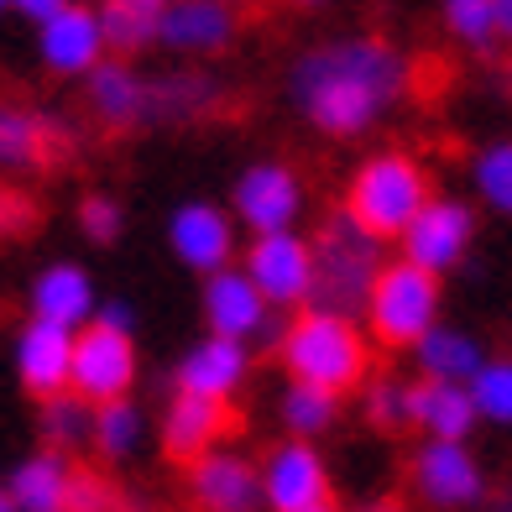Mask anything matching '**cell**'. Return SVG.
<instances>
[{
  "mask_svg": "<svg viewBox=\"0 0 512 512\" xmlns=\"http://www.w3.org/2000/svg\"><path fill=\"white\" fill-rule=\"evenodd\" d=\"M413 63L398 42L377 32H351L314 42L288 68V100L330 142H356L408 100Z\"/></svg>",
  "mask_w": 512,
  "mask_h": 512,
  "instance_id": "6da1fadb",
  "label": "cell"
},
{
  "mask_svg": "<svg viewBox=\"0 0 512 512\" xmlns=\"http://www.w3.org/2000/svg\"><path fill=\"white\" fill-rule=\"evenodd\" d=\"M288 382H309L345 398L371 382V335L361 319L345 314H324V309H304L288 319L283 340H277Z\"/></svg>",
  "mask_w": 512,
  "mask_h": 512,
  "instance_id": "7a4b0ae2",
  "label": "cell"
},
{
  "mask_svg": "<svg viewBox=\"0 0 512 512\" xmlns=\"http://www.w3.org/2000/svg\"><path fill=\"white\" fill-rule=\"evenodd\" d=\"M382 267H387L382 241L371 236L366 225H356L345 209H335V215L314 230V298H309V309L361 319Z\"/></svg>",
  "mask_w": 512,
  "mask_h": 512,
  "instance_id": "3957f363",
  "label": "cell"
},
{
  "mask_svg": "<svg viewBox=\"0 0 512 512\" xmlns=\"http://www.w3.org/2000/svg\"><path fill=\"white\" fill-rule=\"evenodd\" d=\"M429 173L424 162L408 152H371L361 168L351 173V189H345V215L356 225H366L377 241H403V230L424 215L429 204Z\"/></svg>",
  "mask_w": 512,
  "mask_h": 512,
  "instance_id": "277c9868",
  "label": "cell"
},
{
  "mask_svg": "<svg viewBox=\"0 0 512 512\" xmlns=\"http://www.w3.org/2000/svg\"><path fill=\"white\" fill-rule=\"evenodd\" d=\"M439 298H445V288H439L434 272L392 256L377 277V288H371V304H366L361 324L377 345H387V351H413L434 324H445L439 319Z\"/></svg>",
  "mask_w": 512,
  "mask_h": 512,
  "instance_id": "5b68a950",
  "label": "cell"
},
{
  "mask_svg": "<svg viewBox=\"0 0 512 512\" xmlns=\"http://www.w3.org/2000/svg\"><path fill=\"white\" fill-rule=\"evenodd\" d=\"M241 267L277 314L293 319V314L309 309V298H314V241L309 236H298V230L251 236Z\"/></svg>",
  "mask_w": 512,
  "mask_h": 512,
  "instance_id": "8992f818",
  "label": "cell"
},
{
  "mask_svg": "<svg viewBox=\"0 0 512 512\" xmlns=\"http://www.w3.org/2000/svg\"><path fill=\"white\" fill-rule=\"evenodd\" d=\"M204 324H209V335H220V340L277 345L288 330V314H277L267 298L256 293L246 267H225L215 277H204Z\"/></svg>",
  "mask_w": 512,
  "mask_h": 512,
  "instance_id": "52a82bcc",
  "label": "cell"
},
{
  "mask_svg": "<svg viewBox=\"0 0 512 512\" xmlns=\"http://www.w3.org/2000/svg\"><path fill=\"white\" fill-rule=\"evenodd\" d=\"M230 215H236V225H246L251 236L298 230V215H304V178L277 157L251 162V168H241L236 189H230Z\"/></svg>",
  "mask_w": 512,
  "mask_h": 512,
  "instance_id": "ba28073f",
  "label": "cell"
},
{
  "mask_svg": "<svg viewBox=\"0 0 512 512\" xmlns=\"http://www.w3.org/2000/svg\"><path fill=\"white\" fill-rule=\"evenodd\" d=\"M408 481L439 512H465L486 497V471L465 439H424L408 460Z\"/></svg>",
  "mask_w": 512,
  "mask_h": 512,
  "instance_id": "9c48e42d",
  "label": "cell"
},
{
  "mask_svg": "<svg viewBox=\"0 0 512 512\" xmlns=\"http://www.w3.org/2000/svg\"><path fill=\"white\" fill-rule=\"evenodd\" d=\"M471 241H476V209L465 204V199L434 194L424 204V215L403 230L398 246H403V262L424 267L434 277H445V272H455L465 256H471Z\"/></svg>",
  "mask_w": 512,
  "mask_h": 512,
  "instance_id": "30bf717a",
  "label": "cell"
},
{
  "mask_svg": "<svg viewBox=\"0 0 512 512\" xmlns=\"http://www.w3.org/2000/svg\"><path fill=\"white\" fill-rule=\"evenodd\" d=\"M74 126L63 115L21 100H0V173H42L68 157Z\"/></svg>",
  "mask_w": 512,
  "mask_h": 512,
  "instance_id": "8fae6325",
  "label": "cell"
},
{
  "mask_svg": "<svg viewBox=\"0 0 512 512\" xmlns=\"http://www.w3.org/2000/svg\"><path fill=\"white\" fill-rule=\"evenodd\" d=\"M136 335H115L105 324H89L74 340V392L84 403H115V398H131L136 387Z\"/></svg>",
  "mask_w": 512,
  "mask_h": 512,
  "instance_id": "7c38bea8",
  "label": "cell"
},
{
  "mask_svg": "<svg viewBox=\"0 0 512 512\" xmlns=\"http://www.w3.org/2000/svg\"><path fill=\"white\" fill-rule=\"evenodd\" d=\"M168 251L189 272L215 277L225 267H236V215L209 199H189L168 215Z\"/></svg>",
  "mask_w": 512,
  "mask_h": 512,
  "instance_id": "4fadbf2b",
  "label": "cell"
},
{
  "mask_svg": "<svg viewBox=\"0 0 512 512\" xmlns=\"http://www.w3.org/2000/svg\"><path fill=\"white\" fill-rule=\"evenodd\" d=\"M74 340H79V330H63V324H48V319H27L16 330L11 366H16V382L27 398L48 403L74 387Z\"/></svg>",
  "mask_w": 512,
  "mask_h": 512,
  "instance_id": "5bb4252c",
  "label": "cell"
},
{
  "mask_svg": "<svg viewBox=\"0 0 512 512\" xmlns=\"http://www.w3.org/2000/svg\"><path fill=\"white\" fill-rule=\"evenodd\" d=\"M262 502L267 512H309L330 502V465L314 439H283L262 460Z\"/></svg>",
  "mask_w": 512,
  "mask_h": 512,
  "instance_id": "9a60e30c",
  "label": "cell"
},
{
  "mask_svg": "<svg viewBox=\"0 0 512 512\" xmlns=\"http://www.w3.org/2000/svg\"><path fill=\"white\" fill-rule=\"evenodd\" d=\"M37 58L58 79H89L110 58L105 53V32H100V6L68 0L58 16H48L37 27Z\"/></svg>",
  "mask_w": 512,
  "mask_h": 512,
  "instance_id": "2e32d148",
  "label": "cell"
},
{
  "mask_svg": "<svg viewBox=\"0 0 512 512\" xmlns=\"http://www.w3.org/2000/svg\"><path fill=\"white\" fill-rule=\"evenodd\" d=\"M236 32L241 16L225 0H168L157 11V48L178 58H215L236 42Z\"/></svg>",
  "mask_w": 512,
  "mask_h": 512,
  "instance_id": "e0dca14e",
  "label": "cell"
},
{
  "mask_svg": "<svg viewBox=\"0 0 512 512\" xmlns=\"http://www.w3.org/2000/svg\"><path fill=\"white\" fill-rule=\"evenodd\" d=\"M84 105L105 131H147L152 126V74L131 58H105L84 79Z\"/></svg>",
  "mask_w": 512,
  "mask_h": 512,
  "instance_id": "ac0fdd59",
  "label": "cell"
},
{
  "mask_svg": "<svg viewBox=\"0 0 512 512\" xmlns=\"http://www.w3.org/2000/svg\"><path fill=\"white\" fill-rule=\"evenodd\" d=\"M189 497L199 512H262V465L220 445L189 465Z\"/></svg>",
  "mask_w": 512,
  "mask_h": 512,
  "instance_id": "d6986e66",
  "label": "cell"
},
{
  "mask_svg": "<svg viewBox=\"0 0 512 512\" xmlns=\"http://www.w3.org/2000/svg\"><path fill=\"white\" fill-rule=\"evenodd\" d=\"M225 434H230V403L194 398V392H173L168 408H162V424H157L162 455L178 465H194L209 450H220Z\"/></svg>",
  "mask_w": 512,
  "mask_h": 512,
  "instance_id": "ffe728a7",
  "label": "cell"
},
{
  "mask_svg": "<svg viewBox=\"0 0 512 512\" xmlns=\"http://www.w3.org/2000/svg\"><path fill=\"white\" fill-rule=\"evenodd\" d=\"M100 288H95V277H89L79 262H48L37 277H32V288H27V309L32 319H48V324H63V330H89L100 314Z\"/></svg>",
  "mask_w": 512,
  "mask_h": 512,
  "instance_id": "44dd1931",
  "label": "cell"
},
{
  "mask_svg": "<svg viewBox=\"0 0 512 512\" xmlns=\"http://www.w3.org/2000/svg\"><path fill=\"white\" fill-rule=\"evenodd\" d=\"M251 377V351L241 340H220V335H204L199 345H189L173 371V392H194V398H215L230 403Z\"/></svg>",
  "mask_w": 512,
  "mask_h": 512,
  "instance_id": "7402d4cb",
  "label": "cell"
},
{
  "mask_svg": "<svg viewBox=\"0 0 512 512\" xmlns=\"http://www.w3.org/2000/svg\"><path fill=\"white\" fill-rule=\"evenodd\" d=\"M225 105V84L204 68L152 74V126H199Z\"/></svg>",
  "mask_w": 512,
  "mask_h": 512,
  "instance_id": "603a6c76",
  "label": "cell"
},
{
  "mask_svg": "<svg viewBox=\"0 0 512 512\" xmlns=\"http://www.w3.org/2000/svg\"><path fill=\"white\" fill-rule=\"evenodd\" d=\"M408 424L424 439H471V429L481 424V413L471 403V387L418 377L408 387Z\"/></svg>",
  "mask_w": 512,
  "mask_h": 512,
  "instance_id": "cb8c5ba5",
  "label": "cell"
},
{
  "mask_svg": "<svg viewBox=\"0 0 512 512\" xmlns=\"http://www.w3.org/2000/svg\"><path fill=\"white\" fill-rule=\"evenodd\" d=\"M68 481H74V455H58V450H32L11 465V497L21 512H63L68 502Z\"/></svg>",
  "mask_w": 512,
  "mask_h": 512,
  "instance_id": "d4e9b609",
  "label": "cell"
},
{
  "mask_svg": "<svg viewBox=\"0 0 512 512\" xmlns=\"http://www.w3.org/2000/svg\"><path fill=\"white\" fill-rule=\"evenodd\" d=\"M413 361H418V377H429V382H460V387H471L476 371L492 361V356L481 351V340L471 330L434 324V330L413 345Z\"/></svg>",
  "mask_w": 512,
  "mask_h": 512,
  "instance_id": "484cf974",
  "label": "cell"
},
{
  "mask_svg": "<svg viewBox=\"0 0 512 512\" xmlns=\"http://www.w3.org/2000/svg\"><path fill=\"white\" fill-rule=\"evenodd\" d=\"M37 429H42V445L58 450V455H79L89 439H95V403H84L74 387L58 392V398L37 403Z\"/></svg>",
  "mask_w": 512,
  "mask_h": 512,
  "instance_id": "4316f807",
  "label": "cell"
},
{
  "mask_svg": "<svg viewBox=\"0 0 512 512\" xmlns=\"http://www.w3.org/2000/svg\"><path fill=\"white\" fill-rule=\"evenodd\" d=\"M100 32L110 58H142L157 48V11L131 6V0H100Z\"/></svg>",
  "mask_w": 512,
  "mask_h": 512,
  "instance_id": "83f0119b",
  "label": "cell"
},
{
  "mask_svg": "<svg viewBox=\"0 0 512 512\" xmlns=\"http://www.w3.org/2000/svg\"><path fill=\"white\" fill-rule=\"evenodd\" d=\"M147 439V413L136 398H115L95 408V439L89 445L100 450V460H131Z\"/></svg>",
  "mask_w": 512,
  "mask_h": 512,
  "instance_id": "f1b7e54d",
  "label": "cell"
},
{
  "mask_svg": "<svg viewBox=\"0 0 512 512\" xmlns=\"http://www.w3.org/2000/svg\"><path fill=\"white\" fill-rule=\"evenodd\" d=\"M277 418H283L288 439H319L324 429H335L340 398L324 387H309V382H288L283 398H277Z\"/></svg>",
  "mask_w": 512,
  "mask_h": 512,
  "instance_id": "f546056e",
  "label": "cell"
},
{
  "mask_svg": "<svg viewBox=\"0 0 512 512\" xmlns=\"http://www.w3.org/2000/svg\"><path fill=\"white\" fill-rule=\"evenodd\" d=\"M439 16H445V32L460 42L465 53L492 58L502 48V37H497V0H439Z\"/></svg>",
  "mask_w": 512,
  "mask_h": 512,
  "instance_id": "4dcf8cb0",
  "label": "cell"
},
{
  "mask_svg": "<svg viewBox=\"0 0 512 512\" xmlns=\"http://www.w3.org/2000/svg\"><path fill=\"white\" fill-rule=\"evenodd\" d=\"M471 189L492 215L512 220V142H486L471 157Z\"/></svg>",
  "mask_w": 512,
  "mask_h": 512,
  "instance_id": "1f68e13d",
  "label": "cell"
},
{
  "mask_svg": "<svg viewBox=\"0 0 512 512\" xmlns=\"http://www.w3.org/2000/svg\"><path fill=\"white\" fill-rule=\"evenodd\" d=\"M408 387L403 377H371L361 387V413H366V424L377 429V434H398V429H413L408 424Z\"/></svg>",
  "mask_w": 512,
  "mask_h": 512,
  "instance_id": "d6a6232c",
  "label": "cell"
},
{
  "mask_svg": "<svg viewBox=\"0 0 512 512\" xmlns=\"http://www.w3.org/2000/svg\"><path fill=\"white\" fill-rule=\"evenodd\" d=\"M471 403H476V413H481V424L512 429V356H492V361L476 371Z\"/></svg>",
  "mask_w": 512,
  "mask_h": 512,
  "instance_id": "836d02e7",
  "label": "cell"
},
{
  "mask_svg": "<svg viewBox=\"0 0 512 512\" xmlns=\"http://www.w3.org/2000/svg\"><path fill=\"white\" fill-rule=\"evenodd\" d=\"M121 486L95 465H74V481H68V502L63 512H121Z\"/></svg>",
  "mask_w": 512,
  "mask_h": 512,
  "instance_id": "e575fe53",
  "label": "cell"
},
{
  "mask_svg": "<svg viewBox=\"0 0 512 512\" xmlns=\"http://www.w3.org/2000/svg\"><path fill=\"white\" fill-rule=\"evenodd\" d=\"M79 230H84L89 246H115V241H121V230H126L121 199H110V194H84V199H79Z\"/></svg>",
  "mask_w": 512,
  "mask_h": 512,
  "instance_id": "d590c367",
  "label": "cell"
},
{
  "mask_svg": "<svg viewBox=\"0 0 512 512\" xmlns=\"http://www.w3.org/2000/svg\"><path fill=\"white\" fill-rule=\"evenodd\" d=\"M27 220H32V204L21 199L6 178H0V236H16V230L27 225Z\"/></svg>",
  "mask_w": 512,
  "mask_h": 512,
  "instance_id": "8d00e7d4",
  "label": "cell"
},
{
  "mask_svg": "<svg viewBox=\"0 0 512 512\" xmlns=\"http://www.w3.org/2000/svg\"><path fill=\"white\" fill-rule=\"evenodd\" d=\"M95 324H105V330H115V335H136V309L126 304V298H105Z\"/></svg>",
  "mask_w": 512,
  "mask_h": 512,
  "instance_id": "74e56055",
  "label": "cell"
},
{
  "mask_svg": "<svg viewBox=\"0 0 512 512\" xmlns=\"http://www.w3.org/2000/svg\"><path fill=\"white\" fill-rule=\"evenodd\" d=\"M63 6H68V0H11V11H16V16H27L32 27H42V21L58 16Z\"/></svg>",
  "mask_w": 512,
  "mask_h": 512,
  "instance_id": "f35d334b",
  "label": "cell"
},
{
  "mask_svg": "<svg viewBox=\"0 0 512 512\" xmlns=\"http://www.w3.org/2000/svg\"><path fill=\"white\" fill-rule=\"evenodd\" d=\"M497 37L502 48H512V0H497Z\"/></svg>",
  "mask_w": 512,
  "mask_h": 512,
  "instance_id": "ab89813d",
  "label": "cell"
},
{
  "mask_svg": "<svg viewBox=\"0 0 512 512\" xmlns=\"http://www.w3.org/2000/svg\"><path fill=\"white\" fill-rule=\"evenodd\" d=\"M356 512H408V507L392 502V497H377V502H366V507H356Z\"/></svg>",
  "mask_w": 512,
  "mask_h": 512,
  "instance_id": "60d3db41",
  "label": "cell"
},
{
  "mask_svg": "<svg viewBox=\"0 0 512 512\" xmlns=\"http://www.w3.org/2000/svg\"><path fill=\"white\" fill-rule=\"evenodd\" d=\"M0 512H21L16 497H11V486H6V476H0Z\"/></svg>",
  "mask_w": 512,
  "mask_h": 512,
  "instance_id": "b9f144b4",
  "label": "cell"
},
{
  "mask_svg": "<svg viewBox=\"0 0 512 512\" xmlns=\"http://www.w3.org/2000/svg\"><path fill=\"white\" fill-rule=\"evenodd\" d=\"M486 512H512V486H507L502 497H492V507H486Z\"/></svg>",
  "mask_w": 512,
  "mask_h": 512,
  "instance_id": "7bdbcfd3",
  "label": "cell"
},
{
  "mask_svg": "<svg viewBox=\"0 0 512 512\" xmlns=\"http://www.w3.org/2000/svg\"><path fill=\"white\" fill-rule=\"evenodd\" d=\"M497 84H502V95H507V100H512V58H507V63H502V79H497Z\"/></svg>",
  "mask_w": 512,
  "mask_h": 512,
  "instance_id": "ee69618b",
  "label": "cell"
},
{
  "mask_svg": "<svg viewBox=\"0 0 512 512\" xmlns=\"http://www.w3.org/2000/svg\"><path fill=\"white\" fill-rule=\"evenodd\" d=\"M131 6H152V11H162V6H168V0H131Z\"/></svg>",
  "mask_w": 512,
  "mask_h": 512,
  "instance_id": "f6af8a7d",
  "label": "cell"
},
{
  "mask_svg": "<svg viewBox=\"0 0 512 512\" xmlns=\"http://www.w3.org/2000/svg\"><path fill=\"white\" fill-rule=\"evenodd\" d=\"M288 6H304V11H314V6H324V0H288Z\"/></svg>",
  "mask_w": 512,
  "mask_h": 512,
  "instance_id": "bcb514c9",
  "label": "cell"
},
{
  "mask_svg": "<svg viewBox=\"0 0 512 512\" xmlns=\"http://www.w3.org/2000/svg\"><path fill=\"white\" fill-rule=\"evenodd\" d=\"M309 512H340V507H335V502H324V507H309Z\"/></svg>",
  "mask_w": 512,
  "mask_h": 512,
  "instance_id": "7dc6e473",
  "label": "cell"
},
{
  "mask_svg": "<svg viewBox=\"0 0 512 512\" xmlns=\"http://www.w3.org/2000/svg\"><path fill=\"white\" fill-rule=\"evenodd\" d=\"M225 6H236V11H241V6H246V0H225Z\"/></svg>",
  "mask_w": 512,
  "mask_h": 512,
  "instance_id": "c3c4849f",
  "label": "cell"
},
{
  "mask_svg": "<svg viewBox=\"0 0 512 512\" xmlns=\"http://www.w3.org/2000/svg\"><path fill=\"white\" fill-rule=\"evenodd\" d=\"M6 11H11V0H0V16H6Z\"/></svg>",
  "mask_w": 512,
  "mask_h": 512,
  "instance_id": "681fc988",
  "label": "cell"
}]
</instances>
